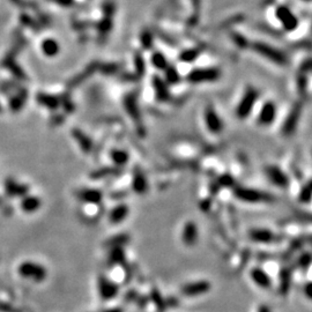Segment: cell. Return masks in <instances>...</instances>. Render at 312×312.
<instances>
[{
    "mask_svg": "<svg viewBox=\"0 0 312 312\" xmlns=\"http://www.w3.org/2000/svg\"><path fill=\"white\" fill-rule=\"evenodd\" d=\"M205 124L208 131L214 134H218L223 131L224 124L222 118L218 116L213 106H207L205 110Z\"/></svg>",
    "mask_w": 312,
    "mask_h": 312,
    "instance_id": "obj_7",
    "label": "cell"
},
{
    "mask_svg": "<svg viewBox=\"0 0 312 312\" xmlns=\"http://www.w3.org/2000/svg\"><path fill=\"white\" fill-rule=\"evenodd\" d=\"M311 70V60L310 59H307L306 62H304L302 64V66H301V71L304 73H307V72H309Z\"/></svg>",
    "mask_w": 312,
    "mask_h": 312,
    "instance_id": "obj_41",
    "label": "cell"
},
{
    "mask_svg": "<svg viewBox=\"0 0 312 312\" xmlns=\"http://www.w3.org/2000/svg\"><path fill=\"white\" fill-rule=\"evenodd\" d=\"M43 50H44V52L48 56H56L59 51V46L56 43V41L48 39V41H45L44 44H43Z\"/></svg>",
    "mask_w": 312,
    "mask_h": 312,
    "instance_id": "obj_32",
    "label": "cell"
},
{
    "mask_svg": "<svg viewBox=\"0 0 312 312\" xmlns=\"http://www.w3.org/2000/svg\"><path fill=\"white\" fill-rule=\"evenodd\" d=\"M164 81L167 85H176L181 81V75H179L178 71L174 66H168L164 70Z\"/></svg>",
    "mask_w": 312,
    "mask_h": 312,
    "instance_id": "obj_25",
    "label": "cell"
},
{
    "mask_svg": "<svg viewBox=\"0 0 312 312\" xmlns=\"http://www.w3.org/2000/svg\"><path fill=\"white\" fill-rule=\"evenodd\" d=\"M110 159L113 162L114 166L121 167L128 162V160H130V154L124 149L114 148L110 152Z\"/></svg>",
    "mask_w": 312,
    "mask_h": 312,
    "instance_id": "obj_21",
    "label": "cell"
},
{
    "mask_svg": "<svg viewBox=\"0 0 312 312\" xmlns=\"http://www.w3.org/2000/svg\"><path fill=\"white\" fill-rule=\"evenodd\" d=\"M124 107L128 116H130L134 121H140V109L138 105L137 96L134 94H128L124 98Z\"/></svg>",
    "mask_w": 312,
    "mask_h": 312,
    "instance_id": "obj_14",
    "label": "cell"
},
{
    "mask_svg": "<svg viewBox=\"0 0 312 312\" xmlns=\"http://www.w3.org/2000/svg\"><path fill=\"white\" fill-rule=\"evenodd\" d=\"M277 104L272 101H267L263 104L258 114V124L261 126H268L277 118Z\"/></svg>",
    "mask_w": 312,
    "mask_h": 312,
    "instance_id": "obj_9",
    "label": "cell"
},
{
    "mask_svg": "<svg viewBox=\"0 0 312 312\" xmlns=\"http://www.w3.org/2000/svg\"><path fill=\"white\" fill-rule=\"evenodd\" d=\"M21 274L24 275L27 278H31L37 280V281H41L45 278L46 272L43 267L38 266V265H33L30 263H27L26 265H23L22 267L20 268Z\"/></svg>",
    "mask_w": 312,
    "mask_h": 312,
    "instance_id": "obj_16",
    "label": "cell"
},
{
    "mask_svg": "<svg viewBox=\"0 0 312 312\" xmlns=\"http://www.w3.org/2000/svg\"><path fill=\"white\" fill-rule=\"evenodd\" d=\"M200 53H202V49L200 48L186 49L184 51L181 52V55H179V60L183 63H193L195 60L198 59Z\"/></svg>",
    "mask_w": 312,
    "mask_h": 312,
    "instance_id": "obj_22",
    "label": "cell"
},
{
    "mask_svg": "<svg viewBox=\"0 0 312 312\" xmlns=\"http://www.w3.org/2000/svg\"><path fill=\"white\" fill-rule=\"evenodd\" d=\"M103 312H124L121 308H112V309H107Z\"/></svg>",
    "mask_w": 312,
    "mask_h": 312,
    "instance_id": "obj_43",
    "label": "cell"
},
{
    "mask_svg": "<svg viewBox=\"0 0 312 312\" xmlns=\"http://www.w3.org/2000/svg\"><path fill=\"white\" fill-rule=\"evenodd\" d=\"M275 16H277V19L280 21L282 28L286 31H293L299 27V19L288 6H278L275 9Z\"/></svg>",
    "mask_w": 312,
    "mask_h": 312,
    "instance_id": "obj_5",
    "label": "cell"
},
{
    "mask_svg": "<svg viewBox=\"0 0 312 312\" xmlns=\"http://www.w3.org/2000/svg\"><path fill=\"white\" fill-rule=\"evenodd\" d=\"M258 312H271L270 308H268L267 306H261L259 308V310H258Z\"/></svg>",
    "mask_w": 312,
    "mask_h": 312,
    "instance_id": "obj_44",
    "label": "cell"
},
{
    "mask_svg": "<svg viewBox=\"0 0 312 312\" xmlns=\"http://www.w3.org/2000/svg\"><path fill=\"white\" fill-rule=\"evenodd\" d=\"M249 237L256 243L267 244L273 241L274 234L270 230V229L257 228V229H251V230L249 231Z\"/></svg>",
    "mask_w": 312,
    "mask_h": 312,
    "instance_id": "obj_17",
    "label": "cell"
},
{
    "mask_svg": "<svg viewBox=\"0 0 312 312\" xmlns=\"http://www.w3.org/2000/svg\"><path fill=\"white\" fill-rule=\"evenodd\" d=\"M116 174H117V171H116V169H113V168H104V169L95 171V173L92 175V177L103 178V177H106V176H112V175H116Z\"/></svg>",
    "mask_w": 312,
    "mask_h": 312,
    "instance_id": "obj_36",
    "label": "cell"
},
{
    "mask_svg": "<svg viewBox=\"0 0 312 312\" xmlns=\"http://www.w3.org/2000/svg\"><path fill=\"white\" fill-rule=\"evenodd\" d=\"M198 227L195 222L189 221L186 222L184 227H183V231H182V241L185 245L188 246H193L198 241Z\"/></svg>",
    "mask_w": 312,
    "mask_h": 312,
    "instance_id": "obj_13",
    "label": "cell"
},
{
    "mask_svg": "<svg viewBox=\"0 0 312 312\" xmlns=\"http://www.w3.org/2000/svg\"><path fill=\"white\" fill-rule=\"evenodd\" d=\"M98 28L100 30V34H102V35L109 34L111 28H112V17L104 16L103 19L99 22Z\"/></svg>",
    "mask_w": 312,
    "mask_h": 312,
    "instance_id": "obj_29",
    "label": "cell"
},
{
    "mask_svg": "<svg viewBox=\"0 0 312 312\" xmlns=\"http://www.w3.org/2000/svg\"><path fill=\"white\" fill-rule=\"evenodd\" d=\"M132 190L137 195H145L148 191V181H147L145 174L140 169H135L132 177Z\"/></svg>",
    "mask_w": 312,
    "mask_h": 312,
    "instance_id": "obj_15",
    "label": "cell"
},
{
    "mask_svg": "<svg viewBox=\"0 0 312 312\" xmlns=\"http://www.w3.org/2000/svg\"><path fill=\"white\" fill-rule=\"evenodd\" d=\"M303 1H306V2H309V1H310V0H303Z\"/></svg>",
    "mask_w": 312,
    "mask_h": 312,
    "instance_id": "obj_45",
    "label": "cell"
},
{
    "mask_svg": "<svg viewBox=\"0 0 312 312\" xmlns=\"http://www.w3.org/2000/svg\"><path fill=\"white\" fill-rule=\"evenodd\" d=\"M218 185L222 186V188H230V186L234 185V178L231 177L230 175H222L220 178H218Z\"/></svg>",
    "mask_w": 312,
    "mask_h": 312,
    "instance_id": "obj_37",
    "label": "cell"
},
{
    "mask_svg": "<svg viewBox=\"0 0 312 312\" xmlns=\"http://www.w3.org/2000/svg\"><path fill=\"white\" fill-rule=\"evenodd\" d=\"M251 279L253 280V282L256 283L257 286L261 287V288H270L272 286V280L270 278V275L259 267L253 268V270L251 271Z\"/></svg>",
    "mask_w": 312,
    "mask_h": 312,
    "instance_id": "obj_19",
    "label": "cell"
},
{
    "mask_svg": "<svg viewBox=\"0 0 312 312\" xmlns=\"http://www.w3.org/2000/svg\"><path fill=\"white\" fill-rule=\"evenodd\" d=\"M234 196L238 200L247 204H260V203H271L274 202V197L270 193L261 192L259 190H254L250 188H243L238 186L234 190Z\"/></svg>",
    "mask_w": 312,
    "mask_h": 312,
    "instance_id": "obj_2",
    "label": "cell"
},
{
    "mask_svg": "<svg viewBox=\"0 0 312 312\" xmlns=\"http://www.w3.org/2000/svg\"><path fill=\"white\" fill-rule=\"evenodd\" d=\"M231 38H232V41H234L235 44L238 45L239 48H245V46L247 45V39L239 33L231 34Z\"/></svg>",
    "mask_w": 312,
    "mask_h": 312,
    "instance_id": "obj_38",
    "label": "cell"
},
{
    "mask_svg": "<svg viewBox=\"0 0 312 312\" xmlns=\"http://www.w3.org/2000/svg\"><path fill=\"white\" fill-rule=\"evenodd\" d=\"M252 49L258 55L268 59L272 63L277 64V65L285 66L288 64V58H287L286 53H283L281 50L274 48V46L266 44V43L254 42L252 44Z\"/></svg>",
    "mask_w": 312,
    "mask_h": 312,
    "instance_id": "obj_3",
    "label": "cell"
},
{
    "mask_svg": "<svg viewBox=\"0 0 312 312\" xmlns=\"http://www.w3.org/2000/svg\"><path fill=\"white\" fill-rule=\"evenodd\" d=\"M109 261L111 264H114V265L124 263L125 261V251L123 249V246L111 247L110 253H109Z\"/></svg>",
    "mask_w": 312,
    "mask_h": 312,
    "instance_id": "obj_23",
    "label": "cell"
},
{
    "mask_svg": "<svg viewBox=\"0 0 312 312\" xmlns=\"http://www.w3.org/2000/svg\"><path fill=\"white\" fill-rule=\"evenodd\" d=\"M150 299H152V301L154 302V304H155L157 310H159L160 312H163L166 311V300L162 299V296H161V294L157 292L156 289H153L152 294H150Z\"/></svg>",
    "mask_w": 312,
    "mask_h": 312,
    "instance_id": "obj_27",
    "label": "cell"
},
{
    "mask_svg": "<svg viewBox=\"0 0 312 312\" xmlns=\"http://www.w3.org/2000/svg\"><path fill=\"white\" fill-rule=\"evenodd\" d=\"M80 199L87 204H100L103 200V193L98 189H86L80 192Z\"/></svg>",
    "mask_w": 312,
    "mask_h": 312,
    "instance_id": "obj_20",
    "label": "cell"
},
{
    "mask_svg": "<svg viewBox=\"0 0 312 312\" xmlns=\"http://www.w3.org/2000/svg\"><path fill=\"white\" fill-rule=\"evenodd\" d=\"M258 99H259V92L253 87H247L245 93L242 96L241 101L236 106V117L242 120L246 119L253 111L254 105L258 102Z\"/></svg>",
    "mask_w": 312,
    "mask_h": 312,
    "instance_id": "obj_1",
    "label": "cell"
},
{
    "mask_svg": "<svg viewBox=\"0 0 312 312\" xmlns=\"http://www.w3.org/2000/svg\"><path fill=\"white\" fill-rule=\"evenodd\" d=\"M221 78V71L217 67H208V69H195L188 75V81L193 85L208 84L215 82Z\"/></svg>",
    "mask_w": 312,
    "mask_h": 312,
    "instance_id": "obj_4",
    "label": "cell"
},
{
    "mask_svg": "<svg viewBox=\"0 0 312 312\" xmlns=\"http://www.w3.org/2000/svg\"><path fill=\"white\" fill-rule=\"evenodd\" d=\"M152 85L154 89V94H155V99L159 102H168L171 99L170 91L166 81L160 77H153Z\"/></svg>",
    "mask_w": 312,
    "mask_h": 312,
    "instance_id": "obj_12",
    "label": "cell"
},
{
    "mask_svg": "<svg viewBox=\"0 0 312 312\" xmlns=\"http://www.w3.org/2000/svg\"><path fill=\"white\" fill-rule=\"evenodd\" d=\"M39 206V200L37 198H31L30 200H27L26 202V209L27 210H35L37 209V207Z\"/></svg>",
    "mask_w": 312,
    "mask_h": 312,
    "instance_id": "obj_40",
    "label": "cell"
},
{
    "mask_svg": "<svg viewBox=\"0 0 312 312\" xmlns=\"http://www.w3.org/2000/svg\"><path fill=\"white\" fill-rule=\"evenodd\" d=\"M134 66H135V73H137L139 77H141V75L145 74L146 63L140 53H137V55L134 56Z\"/></svg>",
    "mask_w": 312,
    "mask_h": 312,
    "instance_id": "obj_33",
    "label": "cell"
},
{
    "mask_svg": "<svg viewBox=\"0 0 312 312\" xmlns=\"http://www.w3.org/2000/svg\"><path fill=\"white\" fill-rule=\"evenodd\" d=\"M74 137H75V139L78 140L79 145H80L82 149H84V152H86V153L91 152L92 148H93V141L87 134H85L84 132H81V131H75Z\"/></svg>",
    "mask_w": 312,
    "mask_h": 312,
    "instance_id": "obj_24",
    "label": "cell"
},
{
    "mask_svg": "<svg viewBox=\"0 0 312 312\" xmlns=\"http://www.w3.org/2000/svg\"><path fill=\"white\" fill-rule=\"evenodd\" d=\"M306 293H307V296L308 299H311V283L309 282L307 285V289H306Z\"/></svg>",
    "mask_w": 312,
    "mask_h": 312,
    "instance_id": "obj_42",
    "label": "cell"
},
{
    "mask_svg": "<svg viewBox=\"0 0 312 312\" xmlns=\"http://www.w3.org/2000/svg\"><path fill=\"white\" fill-rule=\"evenodd\" d=\"M150 62H152L153 66L155 67V69L160 71H164L168 66H169L166 56L161 52H154L152 57H150Z\"/></svg>",
    "mask_w": 312,
    "mask_h": 312,
    "instance_id": "obj_26",
    "label": "cell"
},
{
    "mask_svg": "<svg viewBox=\"0 0 312 312\" xmlns=\"http://www.w3.org/2000/svg\"><path fill=\"white\" fill-rule=\"evenodd\" d=\"M310 264H311L310 253H304L303 256H301V258L299 259V265L301 267L307 268V267H309Z\"/></svg>",
    "mask_w": 312,
    "mask_h": 312,
    "instance_id": "obj_39",
    "label": "cell"
},
{
    "mask_svg": "<svg viewBox=\"0 0 312 312\" xmlns=\"http://www.w3.org/2000/svg\"><path fill=\"white\" fill-rule=\"evenodd\" d=\"M140 39H141V45L143 49L148 50L153 46V42H154V36L153 34L150 33L149 30H143L142 34H141V37H140Z\"/></svg>",
    "mask_w": 312,
    "mask_h": 312,
    "instance_id": "obj_34",
    "label": "cell"
},
{
    "mask_svg": "<svg viewBox=\"0 0 312 312\" xmlns=\"http://www.w3.org/2000/svg\"><path fill=\"white\" fill-rule=\"evenodd\" d=\"M265 175L270 179L272 184L278 186V188L286 189L289 185V178L287 174L283 171L281 168L277 166H268L265 169Z\"/></svg>",
    "mask_w": 312,
    "mask_h": 312,
    "instance_id": "obj_8",
    "label": "cell"
},
{
    "mask_svg": "<svg viewBox=\"0 0 312 312\" xmlns=\"http://www.w3.org/2000/svg\"><path fill=\"white\" fill-rule=\"evenodd\" d=\"M128 241H130V237H128V235L121 234V235H117V236H114V237L110 238L109 241L106 242V245L111 246V247L123 246L126 243H128Z\"/></svg>",
    "mask_w": 312,
    "mask_h": 312,
    "instance_id": "obj_28",
    "label": "cell"
},
{
    "mask_svg": "<svg viewBox=\"0 0 312 312\" xmlns=\"http://www.w3.org/2000/svg\"><path fill=\"white\" fill-rule=\"evenodd\" d=\"M118 69H119V67H118L117 64H113V63L100 64L99 65V71H101L103 74H106V75H111V74L116 73Z\"/></svg>",
    "mask_w": 312,
    "mask_h": 312,
    "instance_id": "obj_35",
    "label": "cell"
},
{
    "mask_svg": "<svg viewBox=\"0 0 312 312\" xmlns=\"http://www.w3.org/2000/svg\"><path fill=\"white\" fill-rule=\"evenodd\" d=\"M290 285V272L285 268L281 271V283H280V292L281 294H287Z\"/></svg>",
    "mask_w": 312,
    "mask_h": 312,
    "instance_id": "obj_30",
    "label": "cell"
},
{
    "mask_svg": "<svg viewBox=\"0 0 312 312\" xmlns=\"http://www.w3.org/2000/svg\"><path fill=\"white\" fill-rule=\"evenodd\" d=\"M211 288V285L208 281H197L183 286L182 294L188 297H195L208 293Z\"/></svg>",
    "mask_w": 312,
    "mask_h": 312,
    "instance_id": "obj_10",
    "label": "cell"
},
{
    "mask_svg": "<svg viewBox=\"0 0 312 312\" xmlns=\"http://www.w3.org/2000/svg\"><path fill=\"white\" fill-rule=\"evenodd\" d=\"M128 214H130V208H128V206L120 204V205L113 207L111 209L109 214V220L112 224L121 223V222L126 220Z\"/></svg>",
    "mask_w": 312,
    "mask_h": 312,
    "instance_id": "obj_18",
    "label": "cell"
},
{
    "mask_svg": "<svg viewBox=\"0 0 312 312\" xmlns=\"http://www.w3.org/2000/svg\"><path fill=\"white\" fill-rule=\"evenodd\" d=\"M300 203L309 204L311 202V183L308 182L306 185L303 186L302 190L300 191L299 195Z\"/></svg>",
    "mask_w": 312,
    "mask_h": 312,
    "instance_id": "obj_31",
    "label": "cell"
},
{
    "mask_svg": "<svg viewBox=\"0 0 312 312\" xmlns=\"http://www.w3.org/2000/svg\"><path fill=\"white\" fill-rule=\"evenodd\" d=\"M301 114H302V104L296 103L289 111L288 116L282 125V133L285 135H292L295 132L297 125H299Z\"/></svg>",
    "mask_w": 312,
    "mask_h": 312,
    "instance_id": "obj_6",
    "label": "cell"
},
{
    "mask_svg": "<svg viewBox=\"0 0 312 312\" xmlns=\"http://www.w3.org/2000/svg\"><path fill=\"white\" fill-rule=\"evenodd\" d=\"M99 293L103 301L114 299L118 295V286L105 277L99 279Z\"/></svg>",
    "mask_w": 312,
    "mask_h": 312,
    "instance_id": "obj_11",
    "label": "cell"
}]
</instances>
